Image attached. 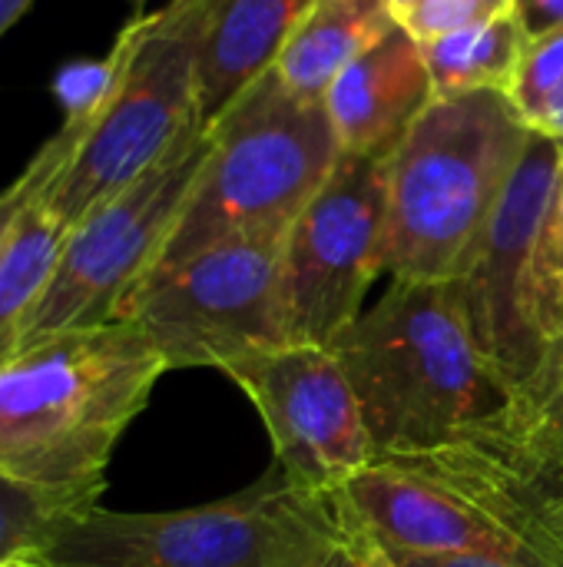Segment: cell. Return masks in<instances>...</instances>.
Here are the masks:
<instances>
[{"label": "cell", "mask_w": 563, "mask_h": 567, "mask_svg": "<svg viewBox=\"0 0 563 567\" xmlns=\"http://www.w3.org/2000/svg\"><path fill=\"white\" fill-rule=\"evenodd\" d=\"M378 462H395L458 492L508 528L541 565L563 567V468L518 462L478 439Z\"/></svg>", "instance_id": "obj_13"}, {"label": "cell", "mask_w": 563, "mask_h": 567, "mask_svg": "<svg viewBox=\"0 0 563 567\" xmlns=\"http://www.w3.org/2000/svg\"><path fill=\"white\" fill-rule=\"evenodd\" d=\"M504 13H514V0H421L402 17V23L411 30V37L431 40L438 33L484 23Z\"/></svg>", "instance_id": "obj_24"}, {"label": "cell", "mask_w": 563, "mask_h": 567, "mask_svg": "<svg viewBox=\"0 0 563 567\" xmlns=\"http://www.w3.org/2000/svg\"><path fill=\"white\" fill-rule=\"evenodd\" d=\"M17 567H56V565H50V561H43V558L30 555V558H20V561H17Z\"/></svg>", "instance_id": "obj_34"}, {"label": "cell", "mask_w": 563, "mask_h": 567, "mask_svg": "<svg viewBox=\"0 0 563 567\" xmlns=\"http://www.w3.org/2000/svg\"><path fill=\"white\" fill-rule=\"evenodd\" d=\"M292 567H358V565H355V555H352L348 535H345V528H342L335 538H329L325 545L312 548L305 558H299Z\"/></svg>", "instance_id": "obj_29"}, {"label": "cell", "mask_w": 563, "mask_h": 567, "mask_svg": "<svg viewBox=\"0 0 563 567\" xmlns=\"http://www.w3.org/2000/svg\"><path fill=\"white\" fill-rule=\"evenodd\" d=\"M514 17L528 40L563 30V0H514Z\"/></svg>", "instance_id": "obj_28"}, {"label": "cell", "mask_w": 563, "mask_h": 567, "mask_svg": "<svg viewBox=\"0 0 563 567\" xmlns=\"http://www.w3.org/2000/svg\"><path fill=\"white\" fill-rule=\"evenodd\" d=\"M206 150V126H192L156 166L66 233L56 272L20 336V349L119 316L126 296L156 266L199 176Z\"/></svg>", "instance_id": "obj_8"}, {"label": "cell", "mask_w": 563, "mask_h": 567, "mask_svg": "<svg viewBox=\"0 0 563 567\" xmlns=\"http://www.w3.org/2000/svg\"><path fill=\"white\" fill-rule=\"evenodd\" d=\"M338 532L335 502L292 485L275 465L256 485L196 508L73 512L37 558L56 567H292Z\"/></svg>", "instance_id": "obj_6"}, {"label": "cell", "mask_w": 563, "mask_h": 567, "mask_svg": "<svg viewBox=\"0 0 563 567\" xmlns=\"http://www.w3.org/2000/svg\"><path fill=\"white\" fill-rule=\"evenodd\" d=\"M421 0H392V7H395V13H398V20L411 10V7H418Z\"/></svg>", "instance_id": "obj_33"}, {"label": "cell", "mask_w": 563, "mask_h": 567, "mask_svg": "<svg viewBox=\"0 0 563 567\" xmlns=\"http://www.w3.org/2000/svg\"><path fill=\"white\" fill-rule=\"evenodd\" d=\"M315 0H209L199 47V120L209 126L246 86L269 73Z\"/></svg>", "instance_id": "obj_15"}, {"label": "cell", "mask_w": 563, "mask_h": 567, "mask_svg": "<svg viewBox=\"0 0 563 567\" xmlns=\"http://www.w3.org/2000/svg\"><path fill=\"white\" fill-rule=\"evenodd\" d=\"M169 372L149 336L113 319L0 365V478L76 512L100 505L116 442Z\"/></svg>", "instance_id": "obj_1"}, {"label": "cell", "mask_w": 563, "mask_h": 567, "mask_svg": "<svg viewBox=\"0 0 563 567\" xmlns=\"http://www.w3.org/2000/svg\"><path fill=\"white\" fill-rule=\"evenodd\" d=\"M395 567H544L531 558H491V555H425V551H398L382 548Z\"/></svg>", "instance_id": "obj_27"}, {"label": "cell", "mask_w": 563, "mask_h": 567, "mask_svg": "<svg viewBox=\"0 0 563 567\" xmlns=\"http://www.w3.org/2000/svg\"><path fill=\"white\" fill-rule=\"evenodd\" d=\"M229 375L256 405L285 478L332 498L378 455L338 359L325 346L289 342L229 365Z\"/></svg>", "instance_id": "obj_10"}, {"label": "cell", "mask_w": 563, "mask_h": 567, "mask_svg": "<svg viewBox=\"0 0 563 567\" xmlns=\"http://www.w3.org/2000/svg\"><path fill=\"white\" fill-rule=\"evenodd\" d=\"M342 518V515H338ZM342 528H345V535H348V545H352V555H355V565L358 567H395V561L382 551V545L375 542V538H368L362 528H355V525H348V522H342Z\"/></svg>", "instance_id": "obj_30"}, {"label": "cell", "mask_w": 563, "mask_h": 567, "mask_svg": "<svg viewBox=\"0 0 563 567\" xmlns=\"http://www.w3.org/2000/svg\"><path fill=\"white\" fill-rule=\"evenodd\" d=\"M329 349L355 389L378 458L455 445L511 399L475 346L455 279H395Z\"/></svg>", "instance_id": "obj_2"}, {"label": "cell", "mask_w": 563, "mask_h": 567, "mask_svg": "<svg viewBox=\"0 0 563 567\" xmlns=\"http://www.w3.org/2000/svg\"><path fill=\"white\" fill-rule=\"evenodd\" d=\"M282 243L232 239L139 282L116 319L136 322L169 369H219L289 346Z\"/></svg>", "instance_id": "obj_7"}, {"label": "cell", "mask_w": 563, "mask_h": 567, "mask_svg": "<svg viewBox=\"0 0 563 567\" xmlns=\"http://www.w3.org/2000/svg\"><path fill=\"white\" fill-rule=\"evenodd\" d=\"M83 120H86V116H63V126L40 146V153L27 163V169H23L7 189H0V252H3V246H7V239H10V233H13L17 216H20L23 206L33 199V193L43 189L50 179H56L60 169L66 166V159H70V153H73V146H76V140H80Z\"/></svg>", "instance_id": "obj_22"}, {"label": "cell", "mask_w": 563, "mask_h": 567, "mask_svg": "<svg viewBox=\"0 0 563 567\" xmlns=\"http://www.w3.org/2000/svg\"><path fill=\"white\" fill-rule=\"evenodd\" d=\"M521 312L541 349L563 332V163L528 259Z\"/></svg>", "instance_id": "obj_19"}, {"label": "cell", "mask_w": 563, "mask_h": 567, "mask_svg": "<svg viewBox=\"0 0 563 567\" xmlns=\"http://www.w3.org/2000/svg\"><path fill=\"white\" fill-rule=\"evenodd\" d=\"M209 0H169L129 20L110 60V83L83 120L80 140L53 183L50 213L73 229L100 203L156 166L199 120V47Z\"/></svg>", "instance_id": "obj_5"}, {"label": "cell", "mask_w": 563, "mask_h": 567, "mask_svg": "<svg viewBox=\"0 0 563 567\" xmlns=\"http://www.w3.org/2000/svg\"><path fill=\"white\" fill-rule=\"evenodd\" d=\"M332 502L342 522L362 528L382 548L538 561L508 528L458 492L395 462H372Z\"/></svg>", "instance_id": "obj_12"}, {"label": "cell", "mask_w": 563, "mask_h": 567, "mask_svg": "<svg viewBox=\"0 0 563 567\" xmlns=\"http://www.w3.org/2000/svg\"><path fill=\"white\" fill-rule=\"evenodd\" d=\"M418 43L431 73L435 100H448V96H465L478 90L508 93L514 70L521 63V53L528 47V33L521 30L514 13H504V17L448 30Z\"/></svg>", "instance_id": "obj_18"}, {"label": "cell", "mask_w": 563, "mask_h": 567, "mask_svg": "<svg viewBox=\"0 0 563 567\" xmlns=\"http://www.w3.org/2000/svg\"><path fill=\"white\" fill-rule=\"evenodd\" d=\"M33 7V0H0V37Z\"/></svg>", "instance_id": "obj_32"}, {"label": "cell", "mask_w": 563, "mask_h": 567, "mask_svg": "<svg viewBox=\"0 0 563 567\" xmlns=\"http://www.w3.org/2000/svg\"><path fill=\"white\" fill-rule=\"evenodd\" d=\"M531 130H534V133L551 136L554 143H561L563 146V83H561V90L544 103V110L538 113V120L531 123Z\"/></svg>", "instance_id": "obj_31"}, {"label": "cell", "mask_w": 563, "mask_h": 567, "mask_svg": "<svg viewBox=\"0 0 563 567\" xmlns=\"http://www.w3.org/2000/svg\"><path fill=\"white\" fill-rule=\"evenodd\" d=\"M385 156L342 153L329 183L282 243V309L289 342L332 346L385 272Z\"/></svg>", "instance_id": "obj_9"}, {"label": "cell", "mask_w": 563, "mask_h": 567, "mask_svg": "<svg viewBox=\"0 0 563 567\" xmlns=\"http://www.w3.org/2000/svg\"><path fill=\"white\" fill-rule=\"evenodd\" d=\"M395 23L392 0H315L289 33L272 70L292 96L322 103L335 76Z\"/></svg>", "instance_id": "obj_16"}, {"label": "cell", "mask_w": 563, "mask_h": 567, "mask_svg": "<svg viewBox=\"0 0 563 567\" xmlns=\"http://www.w3.org/2000/svg\"><path fill=\"white\" fill-rule=\"evenodd\" d=\"M531 136L504 90L435 100L385 159V272L405 282L458 279Z\"/></svg>", "instance_id": "obj_3"}, {"label": "cell", "mask_w": 563, "mask_h": 567, "mask_svg": "<svg viewBox=\"0 0 563 567\" xmlns=\"http://www.w3.org/2000/svg\"><path fill=\"white\" fill-rule=\"evenodd\" d=\"M563 385V332L554 336L544 349L541 359L534 362L531 375L511 392L508 405H534L541 399H548L551 392H557Z\"/></svg>", "instance_id": "obj_26"}, {"label": "cell", "mask_w": 563, "mask_h": 567, "mask_svg": "<svg viewBox=\"0 0 563 567\" xmlns=\"http://www.w3.org/2000/svg\"><path fill=\"white\" fill-rule=\"evenodd\" d=\"M561 163V143L534 133L468 266L455 279L475 346L511 392L541 359V342L521 312V286Z\"/></svg>", "instance_id": "obj_11"}, {"label": "cell", "mask_w": 563, "mask_h": 567, "mask_svg": "<svg viewBox=\"0 0 563 567\" xmlns=\"http://www.w3.org/2000/svg\"><path fill=\"white\" fill-rule=\"evenodd\" d=\"M66 233L43 203V189H37L0 252V365L17 355L20 336L56 272Z\"/></svg>", "instance_id": "obj_17"}, {"label": "cell", "mask_w": 563, "mask_h": 567, "mask_svg": "<svg viewBox=\"0 0 563 567\" xmlns=\"http://www.w3.org/2000/svg\"><path fill=\"white\" fill-rule=\"evenodd\" d=\"M3 567H17V561H13V565H3Z\"/></svg>", "instance_id": "obj_35"}, {"label": "cell", "mask_w": 563, "mask_h": 567, "mask_svg": "<svg viewBox=\"0 0 563 567\" xmlns=\"http://www.w3.org/2000/svg\"><path fill=\"white\" fill-rule=\"evenodd\" d=\"M561 468H563V465H561Z\"/></svg>", "instance_id": "obj_36"}, {"label": "cell", "mask_w": 563, "mask_h": 567, "mask_svg": "<svg viewBox=\"0 0 563 567\" xmlns=\"http://www.w3.org/2000/svg\"><path fill=\"white\" fill-rule=\"evenodd\" d=\"M478 439L528 465H563V385L534 405H504L491 422L475 429Z\"/></svg>", "instance_id": "obj_20"}, {"label": "cell", "mask_w": 563, "mask_h": 567, "mask_svg": "<svg viewBox=\"0 0 563 567\" xmlns=\"http://www.w3.org/2000/svg\"><path fill=\"white\" fill-rule=\"evenodd\" d=\"M431 103L435 86L421 43L402 20L355 56L322 100L342 153L385 159Z\"/></svg>", "instance_id": "obj_14"}, {"label": "cell", "mask_w": 563, "mask_h": 567, "mask_svg": "<svg viewBox=\"0 0 563 567\" xmlns=\"http://www.w3.org/2000/svg\"><path fill=\"white\" fill-rule=\"evenodd\" d=\"M563 83V30L557 33H544L528 40L521 63L514 70V80L508 86V96L514 100V106L521 110V116L528 123L538 120V113L544 110V103L561 90Z\"/></svg>", "instance_id": "obj_23"}, {"label": "cell", "mask_w": 563, "mask_h": 567, "mask_svg": "<svg viewBox=\"0 0 563 567\" xmlns=\"http://www.w3.org/2000/svg\"><path fill=\"white\" fill-rule=\"evenodd\" d=\"M110 83V60H86L70 63L56 76V96L63 103V116H90L103 100Z\"/></svg>", "instance_id": "obj_25"}, {"label": "cell", "mask_w": 563, "mask_h": 567, "mask_svg": "<svg viewBox=\"0 0 563 567\" xmlns=\"http://www.w3.org/2000/svg\"><path fill=\"white\" fill-rule=\"evenodd\" d=\"M76 508L0 478V567L37 555L56 522Z\"/></svg>", "instance_id": "obj_21"}, {"label": "cell", "mask_w": 563, "mask_h": 567, "mask_svg": "<svg viewBox=\"0 0 563 567\" xmlns=\"http://www.w3.org/2000/svg\"><path fill=\"white\" fill-rule=\"evenodd\" d=\"M206 133L199 176L146 279L219 243L285 239L342 159L325 106L292 96L275 70L246 86Z\"/></svg>", "instance_id": "obj_4"}]
</instances>
